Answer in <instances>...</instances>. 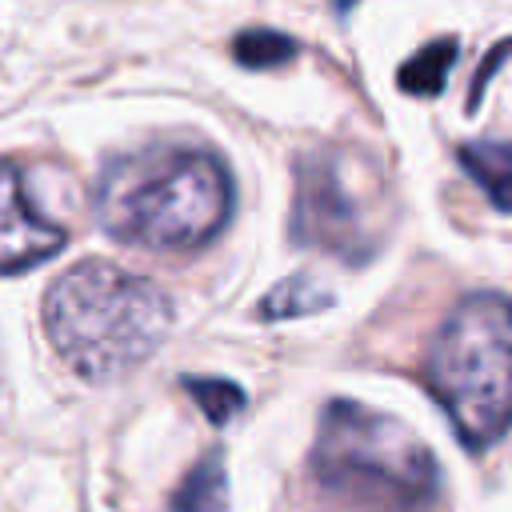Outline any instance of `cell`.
<instances>
[{
	"label": "cell",
	"mask_w": 512,
	"mask_h": 512,
	"mask_svg": "<svg viewBox=\"0 0 512 512\" xmlns=\"http://www.w3.org/2000/svg\"><path fill=\"white\" fill-rule=\"evenodd\" d=\"M232 216V176L204 148H144L104 168L96 184V220L108 236L152 248L192 252Z\"/></svg>",
	"instance_id": "cell-1"
},
{
	"label": "cell",
	"mask_w": 512,
	"mask_h": 512,
	"mask_svg": "<svg viewBox=\"0 0 512 512\" xmlns=\"http://www.w3.org/2000/svg\"><path fill=\"white\" fill-rule=\"evenodd\" d=\"M180 384H184V392L196 400V408H200L212 424H228V420L248 404L244 388L232 384V380H220V376H184Z\"/></svg>",
	"instance_id": "cell-11"
},
{
	"label": "cell",
	"mask_w": 512,
	"mask_h": 512,
	"mask_svg": "<svg viewBox=\"0 0 512 512\" xmlns=\"http://www.w3.org/2000/svg\"><path fill=\"white\" fill-rule=\"evenodd\" d=\"M340 8H348V0H340Z\"/></svg>",
	"instance_id": "cell-13"
},
{
	"label": "cell",
	"mask_w": 512,
	"mask_h": 512,
	"mask_svg": "<svg viewBox=\"0 0 512 512\" xmlns=\"http://www.w3.org/2000/svg\"><path fill=\"white\" fill-rule=\"evenodd\" d=\"M64 240V228L32 204L20 168L0 160V272L36 268L52 252H60Z\"/></svg>",
	"instance_id": "cell-6"
},
{
	"label": "cell",
	"mask_w": 512,
	"mask_h": 512,
	"mask_svg": "<svg viewBox=\"0 0 512 512\" xmlns=\"http://www.w3.org/2000/svg\"><path fill=\"white\" fill-rule=\"evenodd\" d=\"M456 160L500 212H512V140H468Z\"/></svg>",
	"instance_id": "cell-7"
},
{
	"label": "cell",
	"mask_w": 512,
	"mask_h": 512,
	"mask_svg": "<svg viewBox=\"0 0 512 512\" xmlns=\"http://www.w3.org/2000/svg\"><path fill=\"white\" fill-rule=\"evenodd\" d=\"M456 60V40H436L428 48H420L404 68H400V88L416 92V96H436L448 80V68Z\"/></svg>",
	"instance_id": "cell-10"
},
{
	"label": "cell",
	"mask_w": 512,
	"mask_h": 512,
	"mask_svg": "<svg viewBox=\"0 0 512 512\" xmlns=\"http://www.w3.org/2000/svg\"><path fill=\"white\" fill-rule=\"evenodd\" d=\"M232 52H236V60L244 68H276V64L296 56V40H288L280 32H268V28H256V32L236 36Z\"/></svg>",
	"instance_id": "cell-12"
},
{
	"label": "cell",
	"mask_w": 512,
	"mask_h": 512,
	"mask_svg": "<svg viewBox=\"0 0 512 512\" xmlns=\"http://www.w3.org/2000/svg\"><path fill=\"white\" fill-rule=\"evenodd\" d=\"M332 304V292L320 284V280H312V276H288V280H280L264 300H260V320H296V316H312V312H320V308H328Z\"/></svg>",
	"instance_id": "cell-9"
},
{
	"label": "cell",
	"mask_w": 512,
	"mask_h": 512,
	"mask_svg": "<svg viewBox=\"0 0 512 512\" xmlns=\"http://www.w3.org/2000/svg\"><path fill=\"white\" fill-rule=\"evenodd\" d=\"M424 380L468 448L500 440L512 424V300L464 296L432 336Z\"/></svg>",
	"instance_id": "cell-4"
},
{
	"label": "cell",
	"mask_w": 512,
	"mask_h": 512,
	"mask_svg": "<svg viewBox=\"0 0 512 512\" xmlns=\"http://www.w3.org/2000/svg\"><path fill=\"white\" fill-rule=\"evenodd\" d=\"M312 472L320 488L372 512H420L440 488L428 444L396 416L356 400H332L320 412Z\"/></svg>",
	"instance_id": "cell-3"
},
{
	"label": "cell",
	"mask_w": 512,
	"mask_h": 512,
	"mask_svg": "<svg viewBox=\"0 0 512 512\" xmlns=\"http://www.w3.org/2000/svg\"><path fill=\"white\" fill-rule=\"evenodd\" d=\"M292 240L308 248L336 252L340 260H364L376 248L360 196L344 176L336 152H308L296 164V208Z\"/></svg>",
	"instance_id": "cell-5"
},
{
	"label": "cell",
	"mask_w": 512,
	"mask_h": 512,
	"mask_svg": "<svg viewBox=\"0 0 512 512\" xmlns=\"http://www.w3.org/2000/svg\"><path fill=\"white\" fill-rule=\"evenodd\" d=\"M224 504H228V472H224L220 452H208L176 484L164 512H224Z\"/></svg>",
	"instance_id": "cell-8"
},
{
	"label": "cell",
	"mask_w": 512,
	"mask_h": 512,
	"mask_svg": "<svg viewBox=\"0 0 512 512\" xmlns=\"http://www.w3.org/2000/svg\"><path fill=\"white\" fill-rule=\"evenodd\" d=\"M172 328V300L148 276L80 260L44 296V332L60 360L96 384L140 368Z\"/></svg>",
	"instance_id": "cell-2"
}]
</instances>
